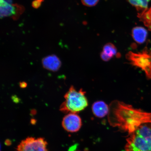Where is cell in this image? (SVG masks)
Masks as SVG:
<instances>
[{"instance_id": "6da1fadb", "label": "cell", "mask_w": 151, "mask_h": 151, "mask_svg": "<svg viewBox=\"0 0 151 151\" xmlns=\"http://www.w3.org/2000/svg\"><path fill=\"white\" fill-rule=\"evenodd\" d=\"M108 120L111 125L127 131L131 134L143 124L151 123V112L134 108L118 101L109 105Z\"/></svg>"}, {"instance_id": "7a4b0ae2", "label": "cell", "mask_w": 151, "mask_h": 151, "mask_svg": "<svg viewBox=\"0 0 151 151\" xmlns=\"http://www.w3.org/2000/svg\"><path fill=\"white\" fill-rule=\"evenodd\" d=\"M86 93L82 89L77 91L74 86H71L64 96L65 101L60 106V110L68 114H77L83 110L88 105Z\"/></svg>"}, {"instance_id": "3957f363", "label": "cell", "mask_w": 151, "mask_h": 151, "mask_svg": "<svg viewBox=\"0 0 151 151\" xmlns=\"http://www.w3.org/2000/svg\"><path fill=\"white\" fill-rule=\"evenodd\" d=\"M126 58L132 65L144 71L147 78L151 79V48L145 47L138 53L129 52L126 54Z\"/></svg>"}, {"instance_id": "277c9868", "label": "cell", "mask_w": 151, "mask_h": 151, "mask_svg": "<svg viewBox=\"0 0 151 151\" xmlns=\"http://www.w3.org/2000/svg\"><path fill=\"white\" fill-rule=\"evenodd\" d=\"M47 143L43 138L28 137L18 145L16 151H48Z\"/></svg>"}, {"instance_id": "5b68a950", "label": "cell", "mask_w": 151, "mask_h": 151, "mask_svg": "<svg viewBox=\"0 0 151 151\" xmlns=\"http://www.w3.org/2000/svg\"><path fill=\"white\" fill-rule=\"evenodd\" d=\"M1 18L11 17L14 20H17L24 12V8L18 4H9L3 0H0Z\"/></svg>"}, {"instance_id": "8992f818", "label": "cell", "mask_w": 151, "mask_h": 151, "mask_svg": "<svg viewBox=\"0 0 151 151\" xmlns=\"http://www.w3.org/2000/svg\"><path fill=\"white\" fill-rule=\"evenodd\" d=\"M126 151H150L147 141L134 132L127 139Z\"/></svg>"}, {"instance_id": "52a82bcc", "label": "cell", "mask_w": 151, "mask_h": 151, "mask_svg": "<svg viewBox=\"0 0 151 151\" xmlns=\"http://www.w3.org/2000/svg\"><path fill=\"white\" fill-rule=\"evenodd\" d=\"M62 126L66 131L74 133L79 131L82 126V119L76 113H69L64 117Z\"/></svg>"}, {"instance_id": "ba28073f", "label": "cell", "mask_w": 151, "mask_h": 151, "mask_svg": "<svg viewBox=\"0 0 151 151\" xmlns=\"http://www.w3.org/2000/svg\"><path fill=\"white\" fill-rule=\"evenodd\" d=\"M43 67L47 70L52 71H56L61 66V62L59 58L55 55L45 57L42 60Z\"/></svg>"}, {"instance_id": "9c48e42d", "label": "cell", "mask_w": 151, "mask_h": 151, "mask_svg": "<svg viewBox=\"0 0 151 151\" xmlns=\"http://www.w3.org/2000/svg\"><path fill=\"white\" fill-rule=\"evenodd\" d=\"M92 109L94 116L98 118H102L108 114L109 106L104 102L98 101L93 104Z\"/></svg>"}, {"instance_id": "30bf717a", "label": "cell", "mask_w": 151, "mask_h": 151, "mask_svg": "<svg viewBox=\"0 0 151 151\" xmlns=\"http://www.w3.org/2000/svg\"><path fill=\"white\" fill-rule=\"evenodd\" d=\"M134 132L146 140L151 151V123L142 124Z\"/></svg>"}, {"instance_id": "8fae6325", "label": "cell", "mask_w": 151, "mask_h": 151, "mask_svg": "<svg viewBox=\"0 0 151 151\" xmlns=\"http://www.w3.org/2000/svg\"><path fill=\"white\" fill-rule=\"evenodd\" d=\"M132 35L136 42L139 44H142L146 41L148 32L144 27L137 26L132 29Z\"/></svg>"}, {"instance_id": "7c38bea8", "label": "cell", "mask_w": 151, "mask_h": 151, "mask_svg": "<svg viewBox=\"0 0 151 151\" xmlns=\"http://www.w3.org/2000/svg\"><path fill=\"white\" fill-rule=\"evenodd\" d=\"M137 17L149 31H151V6L145 12L138 13Z\"/></svg>"}, {"instance_id": "4fadbf2b", "label": "cell", "mask_w": 151, "mask_h": 151, "mask_svg": "<svg viewBox=\"0 0 151 151\" xmlns=\"http://www.w3.org/2000/svg\"><path fill=\"white\" fill-rule=\"evenodd\" d=\"M103 52L110 59L115 55L118 58L120 56L118 54L116 46L111 43H107L104 46Z\"/></svg>"}, {"instance_id": "5bb4252c", "label": "cell", "mask_w": 151, "mask_h": 151, "mask_svg": "<svg viewBox=\"0 0 151 151\" xmlns=\"http://www.w3.org/2000/svg\"><path fill=\"white\" fill-rule=\"evenodd\" d=\"M99 0H81L83 4L88 7H92L97 4Z\"/></svg>"}, {"instance_id": "9a60e30c", "label": "cell", "mask_w": 151, "mask_h": 151, "mask_svg": "<svg viewBox=\"0 0 151 151\" xmlns=\"http://www.w3.org/2000/svg\"><path fill=\"white\" fill-rule=\"evenodd\" d=\"M43 0H35L32 3V6L35 9H38L40 7Z\"/></svg>"}, {"instance_id": "2e32d148", "label": "cell", "mask_w": 151, "mask_h": 151, "mask_svg": "<svg viewBox=\"0 0 151 151\" xmlns=\"http://www.w3.org/2000/svg\"><path fill=\"white\" fill-rule=\"evenodd\" d=\"M27 84H26V83L25 82H22L20 83V87H21L22 88L26 87V86H27Z\"/></svg>"}, {"instance_id": "e0dca14e", "label": "cell", "mask_w": 151, "mask_h": 151, "mask_svg": "<svg viewBox=\"0 0 151 151\" xmlns=\"http://www.w3.org/2000/svg\"><path fill=\"white\" fill-rule=\"evenodd\" d=\"M3 1L9 4H12L13 2V0H3Z\"/></svg>"}, {"instance_id": "ac0fdd59", "label": "cell", "mask_w": 151, "mask_h": 151, "mask_svg": "<svg viewBox=\"0 0 151 151\" xmlns=\"http://www.w3.org/2000/svg\"><path fill=\"white\" fill-rule=\"evenodd\" d=\"M76 149H72V150H69L68 151H80L79 150H76Z\"/></svg>"}]
</instances>
